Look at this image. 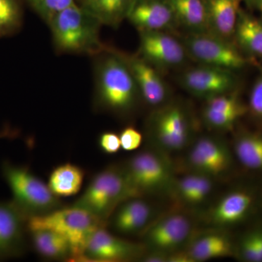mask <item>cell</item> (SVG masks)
Returning <instances> with one entry per match:
<instances>
[{
  "label": "cell",
  "instance_id": "cell-1",
  "mask_svg": "<svg viewBox=\"0 0 262 262\" xmlns=\"http://www.w3.org/2000/svg\"><path fill=\"white\" fill-rule=\"evenodd\" d=\"M99 60L95 71L98 107L119 115L130 113L140 95L130 68L116 52Z\"/></svg>",
  "mask_w": 262,
  "mask_h": 262
},
{
  "label": "cell",
  "instance_id": "cell-2",
  "mask_svg": "<svg viewBox=\"0 0 262 262\" xmlns=\"http://www.w3.org/2000/svg\"><path fill=\"white\" fill-rule=\"evenodd\" d=\"M53 45L58 53L98 54L106 49L99 39V24L74 2L50 23Z\"/></svg>",
  "mask_w": 262,
  "mask_h": 262
},
{
  "label": "cell",
  "instance_id": "cell-3",
  "mask_svg": "<svg viewBox=\"0 0 262 262\" xmlns=\"http://www.w3.org/2000/svg\"><path fill=\"white\" fill-rule=\"evenodd\" d=\"M106 224L95 215L73 206L61 207L46 214L27 219V232L48 229L61 234L72 249L70 261H81L91 236Z\"/></svg>",
  "mask_w": 262,
  "mask_h": 262
},
{
  "label": "cell",
  "instance_id": "cell-4",
  "mask_svg": "<svg viewBox=\"0 0 262 262\" xmlns=\"http://www.w3.org/2000/svg\"><path fill=\"white\" fill-rule=\"evenodd\" d=\"M2 173L13 194L12 202L26 218L46 214L63 206L48 184L28 167L5 161Z\"/></svg>",
  "mask_w": 262,
  "mask_h": 262
},
{
  "label": "cell",
  "instance_id": "cell-5",
  "mask_svg": "<svg viewBox=\"0 0 262 262\" xmlns=\"http://www.w3.org/2000/svg\"><path fill=\"white\" fill-rule=\"evenodd\" d=\"M130 198L169 193L177 177L162 151L147 149L131 157L121 166Z\"/></svg>",
  "mask_w": 262,
  "mask_h": 262
},
{
  "label": "cell",
  "instance_id": "cell-6",
  "mask_svg": "<svg viewBox=\"0 0 262 262\" xmlns=\"http://www.w3.org/2000/svg\"><path fill=\"white\" fill-rule=\"evenodd\" d=\"M128 198L121 166L110 165L95 174L72 206L89 212L106 225L117 207Z\"/></svg>",
  "mask_w": 262,
  "mask_h": 262
},
{
  "label": "cell",
  "instance_id": "cell-7",
  "mask_svg": "<svg viewBox=\"0 0 262 262\" xmlns=\"http://www.w3.org/2000/svg\"><path fill=\"white\" fill-rule=\"evenodd\" d=\"M148 131L159 151L178 152L192 141V127L189 115L180 105H163L149 117Z\"/></svg>",
  "mask_w": 262,
  "mask_h": 262
},
{
  "label": "cell",
  "instance_id": "cell-8",
  "mask_svg": "<svg viewBox=\"0 0 262 262\" xmlns=\"http://www.w3.org/2000/svg\"><path fill=\"white\" fill-rule=\"evenodd\" d=\"M187 53L203 65L229 71L244 68L248 59L227 39L206 33H192L183 42Z\"/></svg>",
  "mask_w": 262,
  "mask_h": 262
},
{
  "label": "cell",
  "instance_id": "cell-9",
  "mask_svg": "<svg viewBox=\"0 0 262 262\" xmlns=\"http://www.w3.org/2000/svg\"><path fill=\"white\" fill-rule=\"evenodd\" d=\"M192 220L181 213H173L156 219L141 234L148 251L169 254L180 251L191 241Z\"/></svg>",
  "mask_w": 262,
  "mask_h": 262
},
{
  "label": "cell",
  "instance_id": "cell-10",
  "mask_svg": "<svg viewBox=\"0 0 262 262\" xmlns=\"http://www.w3.org/2000/svg\"><path fill=\"white\" fill-rule=\"evenodd\" d=\"M186 164L189 172L215 179L230 171L233 166V151L220 139L202 136L188 150Z\"/></svg>",
  "mask_w": 262,
  "mask_h": 262
},
{
  "label": "cell",
  "instance_id": "cell-11",
  "mask_svg": "<svg viewBox=\"0 0 262 262\" xmlns=\"http://www.w3.org/2000/svg\"><path fill=\"white\" fill-rule=\"evenodd\" d=\"M147 249L144 244L131 242L100 227L89 239L81 261H140Z\"/></svg>",
  "mask_w": 262,
  "mask_h": 262
},
{
  "label": "cell",
  "instance_id": "cell-12",
  "mask_svg": "<svg viewBox=\"0 0 262 262\" xmlns=\"http://www.w3.org/2000/svg\"><path fill=\"white\" fill-rule=\"evenodd\" d=\"M27 235V218L13 202H0V261L23 256Z\"/></svg>",
  "mask_w": 262,
  "mask_h": 262
},
{
  "label": "cell",
  "instance_id": "cell-13",
  "mask_svg": "<svg viewBox=\"0 0 262 262\" xmlns=\"http://www.w3.org/2000/svg\"><path fill=\"white\" fill-rule=\"evenodd\" d=\"M181 82L188 92L207 100L232 92L236 78L232 71L202 64L187 70L182 76Z\"/></svg>",
  "mask_w": 262,
  "mask_h": 262
},
{
  "label": "cell",
  "instance_id": "cell-14",
  "mask_svg": "<svg viewBox=\"0 0 262 262\" xmlns=\"http://www.w3.org/2000/svg\"><path fill=\"white\" fill-rule=\"evenodd\" d=\"M139 53L150 64L170 68L182 64L187 51L183 43L164 31L140 32Z\"/></svg>",
  "mask_w": 262,
  "mask_h": 262
},
{
  "label": "cell",
  "instance_id": "cell-15",
  "mask_svg": "<svg viewBox=\"0 0 262 262\" xmlns=\"http://www.w3.org/2000/svg\"><path fill=\"white\" fill-rule=\"evenodd\" d=\"M155 219L154 207L143 198H131L122 202L108 219L114 232L122 235L142 234Z\"/></svg>",
  "mask_w": 262,
  "mask_h": 262
},
{
  "label": "cell",
  "instance_id": "cell-16",
  "mask_svg": "<svg viewBox=\"0 0 262 262\" xmlns=\"http://www.w3.org/2000/svg\"><path fill=\"white\" fill-rule=\"evenodd\" d=\"M256 196L246 189L227 192L207 212L206 220L210 226L227 227L244 222L252 213Z\"/></svg>",
  "mask_w": 262,
  "mask_h": 262
},
{
  "label": "cell",
  "instance_id": "cell-17",
  "mask_svg": "<svg viewBox=\"0 0 262 262\" xmlns=\"http://www.w3.org/2000/svg\"><path fill=\"white\" fill-rule=\"evenodd\" d=\"M127 19L140 32L166 30L177 24L168 0H134Z\"/></svg>",
  "mask_w": 262,
  "mask_h": 262
},
{
  "label": "cell",
  "instance_id": "cell-18",
  "mask_svg": "<svg viewBox=\"0 0 262 262\" xmlns=\"http://www.w3.org/2000/svg\"><path fill=\"white\" fill-rule=\"evenodd\" d=\"M130 68L139 94L149 106L160 107L167 99L168 93L163 79L155 67L144 58L122 54Z\"/></svg>",
  "mask_w": 262,
  "mask_h": 262
},
{
  "label": "cell",
  "instance_id": "cell-19",
  "mask_svg": "<svg viewBox=\"0 0 262 262\" xmlns=\"http://www.w3.org/2000/svg\"><path fill=\"white\" fill-rule=\"evenodd\" d=\"M214 180L208 176L190 172L176 178L170 194L184 206H201L211 196L214 189Z\"/></svg>",
  "mask_w": 262,
  "mask_h": 262
},
{
  "label": "cell",
  "instance_id": "cell-20",
  "mask_svg": "<svg viewBox=\"0 0 262 262\" xmlns=\"http://www.w3.org/2000/svg\"><path fill=\"white\" fill-rule=\"evenodd\" d=\"M208 32L228 40L234 36L241 0H206Z\"/></svg>",
  "mask_w": 262,
  "mask_h": 262
},
{
  "label": "cell",
  "instance_id": "cell-21",
  "mask_svg": "<svg viewBox=\"0 0 262 262\" xmlns=\"http://www.w3.org/2000/svg\"><path fill=\"white\" fill-rule=\"evenodd\" d=\"M193 262L209 261L235 255V246L226 234H205L193 239L186 250Z\"/></svg>",
  "mask_w": 262,
  "mask_h": 262
},
{
  "label": "cell",
  "instance_id": "cell-22",
  "mask_svg": "<svg viewBox=\"0 0 262 262\" xmlns=\"http://www.w3.org/2000/svg\"><path fill=\"white\" fill-rule=\"evenodd\" d=\"M134 0H80L84 11L100 25L117 27L127 18Z\"/></svg>",
  "mask_w": 262,
  "mask_h": 262
},
{
  "label": "cell",
  "instance_id": "cell-23",
  "mask_svg": "<svg viewBox=\"0 0 262 262\" xmlns=\"http://www.w3.org/2000/svg\"><path fill=\"white\" fill-rule=\"evenodd\" d=\"M28 234L34 251L41 257L70 261L72 257V246L61 234L48 229L30 231Z\"/></svg>",
  "mask_w": 262,
  "mask_h": 262
},
{
  "label": "cell",
  "instance_id": "cell-24",
  "mask_svg": "<svg viewBox=\"0 0 262 262\" xmlns=\"http://www.w3.org/2000/svg\"><path fill=\"white\" fill-rule=\"evenodd\" d=\"M177 24L192 33L208 32L206 0H168Z\"/></svg>",
  "mask_w": 262,
  "mask_h": 262
},
{
  "label": "cell",
  "instance_id": "cell-25",
  "mask_svg": "<svg viewBox=\"0 0 262 262\" xmlns=\"http://www.w3.org/2000/svg\"><path fill=\"white\" fill-rule=\"evenodd\" d=\"M85 172L78 165L71 163L58 165L52 170L48 187L58 198L75 195L83 184Z\"/></svg>",
  "mask_w": 262,
  "mask_h": 262
},
{
  "label": "cell",
  "instance_id": "cell-26",
  "mask_svg": "<svg viewBox=\"0 0 262 262\" xmlns=\"http://www.w3.org/2000/svg\"><path fill=\"white\" fill-rule=\"evenodd\" d=\"M234 36L239 48L248 54L262 57V20L241 9Z\"/></svg>",
  "mask_w": 262,
  "mask_h": 262
},
{
  "label": "cell",
  "instance_id": "cell-27",
  "mask_svg": "<svg viewBox=\"0 0 262 262\" xmlns=\"http://www.w3.org/2000/svg\"><path fill=\"white\" fill-rule=\"evenodd\" d=\"M234 155L245 168L262 170V134L245 133L234 140Z\"/></svg>",
  "mask_w": 262,
  "mask_h": 262
},
{
  "label": "cell",
  "instance_id": "cell-28",
  "mask_svg": "<svg viewBox=\"0 0 262 262\" xmlns=\"http://www.w3.org/2000/svg\"><path fill=\"white\" fill-rule=\"evenodd\" d=\"M23 24V9L19 0H0V37L13 35Z\"/></svg>",
  "mask_w": 262,
  "mask_h": 262
},
{
  "label": "cell",
  "instance_id": "cell-29",
  "mask_svg": "<svg viewBox=\"0 0 262 262\" xmlns=\"http://www.w3.org/2000/svg\"><path fill=\"white\" fill-rule=\"evenodd\" d=\"M235 254L243 261L262 262V227L248 231L235 246Z\"/></svg>",
  "mask_w": 262,
  "mask_h": 262
},
{
  "label": "cell",
  "instance_id": "cell-30",
  "mask_svg": "<svg viewBox=\"0 0 262 262\" xmlns=\"http://www.w3.org/2000/svg\"><path fill=\"white\" fill-rule=\"evenodd\" d=\"M237 112H223L204 107L203 120L208 126L217 130H228L234 126L237 120L244 115Z\"/></svg>",
  "mask_w": 262,
  "mask_h": 262
},
{
  "label": "cell",
  "instance_id": "cell-31",
  "mask_svg": "<svg viewBox=\"0 0 262 262\" xmlns=\"http://www.w3.org/2000/svg\"><path fill=\"white\" fill-rule=\"evenodd\" d=\"M34 10L48 24L51 19L75 0H28Z\"/></svg>",
  "mask_w": 262,
  "mask_h": 262
},
{
  "label": "cell",
  "instance_id": "cell-32",
  "mask_svg": "<svg viewBox=\"0 0 262 262\" xmlns=\"http://www.w3.org/2000/svg\"><path fill=\"white\" fill-rule=\"evenodd\" d=\"M119 136L121 149L124 151H134L140 147L142 143V134L133 126L125 127Z\"/></svg>",
  "mask_w": 262,
  "mask_h": 262
},
{
  "label": "cell",
  "instance_id": "cell-33",
  "mask_svg": "<svg viewBox=\"0 0 262 262\" xmlns=\"http://www.w3.org/2000/svg\"><path fill=\"white\" fill-rule=\"evenodd\" d=\"M98 146L104 154H116L121 149L120 136L113 131L103 132L98 138Z\"/></svg>",
  "mask_w": 262,
  "mask_h": 262
},
{
  "label": "cell",
  "instance_id": "cell-34",
  "mask_svg": "<svg viewBox=\"0 0 262 262\" xmlns=\"http://www.w3.org/2000/svg\"><path fill=\"white\" fill-rule=\"evenodd\" d=\"M249 108L253 115L262 119V77L253 85L250 95Z\"/></svg>",
  "mask_w": 262,
  "mask_h": 262
},
{
  "label": "cell",
  "instance_id": "cell-35",
  "mask_svg": "<svg viewBox=\"0 0 262 262\" xmlns=\"http://www.w3.org/2000/svg\"><path fill=\"white\" fill-rule=\"evenodd\" d=\"M246 4L251 8H257L259 9L262 4V0H244Z\"/></svg>",
  "mask_w": 262,
  "mask_h": 262
},
{
  "label": "cell",
  "instance_id": "cell-36",
  "mask_svg": "<svg viewBox=\"0 0 262 262\" xmlns=\"http://www.w3.org/2000/svg\"><path fill=\"white\" fill-rule=\"evenodd\" d=\"M259 10H261V15H262V4L261 5V7H260Z\"/></svg>",
  "mask_w": 262,
  "mask_h": 262
}]
</instances>
